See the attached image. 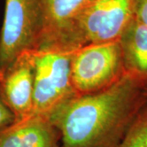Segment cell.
I'll list each match as a JSON object with an SVG mask.
<instances>
[{"label": "cell", "instance_id": "1", "mask_svg": "<svg viewBox=\"0 0 147 147\" xmlns=\"http://www.w3.org/2000/svg\"><path fill=\"white\" fill-rule=\"evenodd\" d=\"M147 84L126 73L94 93L75 95L47 115L61 135V147H117L146 103Z\"/></svg>", "mask_w": 147, "mask_h": 147}, {"label": "cell", "instance_id": "2", "mask_svg": "<svg viewBox=\"0 0 147 147\" xmlns=\"http://www.w3.org/2000/svg\"><path fill=\"white\" fill-rule=\"evenodd\" d=\"M47 10V0H5L0 32V81L21 55L39 48Z\"/></svg>", "mask_w": 147, "mask_h": 147}, {"label": "cell", "instance_id": "3", "mask_svg": "<svg viewBox=\"0 0 147 147\" xmlns=\"http://www.w3.org/2000/svg\"><path fill=\"white\" fill-rule=\"evenodd\" d=\"M124 74L119 40L88 44L72 54L70 79L77 94H89L105 89L115 84Z\"/></svg>", "mask_w": 147, "mask_h": 147}, {"label": "cell", "instance_id": "4", "mask_svg": "<svg viewBox=\"0 0 147 147\" xmlns=\"http://www.w3.org/2000/svg\"><path fill=\"white\" fill-rule=\"evenodd\" d=\"M74 52L36 50L31 115H47L53 108L77 95L70 79Z\"/></svg>", "mask_w": 147, "mask_h": 147}, {"label": "cell", "instance_id": "5", "mask_svg": "<svg viewBox=\"0 0 147 147\" xmlns=\"http://www.w3.org/2000/svg\"><path fill=\"white\" fill-rule=\"evenodd\" d=\"M136 0H96L76 26L79 48L91 43L118 41L134 18Z\"/></svg>", "mask_w": 147, "mask_h": 147}, {"label": "cell", "instance_id": "6", "mask_svg": "<svg viewBox=\"0 0 147 147\" xmlns=\"http://www.w3.org/2000/svg\"><path fill=\"white\" fill-rule=\"evenodd\" d=\"M96 0H47V23L38 50L74 52L79 49L76 26Z\"/></svg>", "mask_w": 147, "mask_h": 147}, {"label": "cell", "instance_id": "7", "mask_svg": "<svg viewBox=\"0 0 147 147\" xmlns=\"http://www.w3.org/2000/svg\"><path fill=\"white\" fill-rule=\"evenodd\" d=\"M34 52L21 55L0 81V94L16 116V122L31 115L33 110L34 57Z\"/></svg>", "mask_w": 147, "mask_h": 147}, {"label": "cell", "instance_id": "8", "mask_svg": "<svg viewBox=\"0 0 147 147\" xmlns=\"http://www.w3.org/2000/svg\"><path fill=\"white\" fill-rule=\"evenodd\" d=\"M61 140L47 115H31L0 131V147H60Z\"/></svg>", "mask_w": 147, "mask_h": 147}, {"label": "cell", "instance_id": "9", "mask_svg": "<svg viewBox=\"0 0 147 147\" xmlns=\"http://www.w3.org/2000/svg\"><path fill=\"white\" fill-rule=\"evenodd\" d=\"M125 72L147 84V25L133 18L119 39Z\"/></svg>", "mask_w": 147, "mask_h": 147}, {"label": "cell", "instance_id": "10", "mask_svg": "<svg viewBox=\"0 0 147 147\" xmlns=\"http://www.w3.org/2000/svg\"><path fill=\"white\" fill-rule=\"evenodd\" d=\"M117 147H147V101Z\"/></svg>", "mask_w": 147, "mask_h": 147}, {"label": "cell", "instance_id": "11", "mask_svg": "<svg viewBox=\"0 0 147 147\" xmlns=\"http://www.w3.org/2000/svg\"><path fill=\"white\" fill-rule=\"evenodd\" d=\"M16 122V116L3 100L0 94V131Z\"/></svg>", "mask_w": 147, "mask_h": 147}, {"label": "cell", "instance_id": "12", "mask_svg": "<svg viewBox=\"0 0 147 147\" xmlns=\"http://www.w3.org/2000/svg\"><path fill=\"white\" fill-rule=\"evenodd\" d=\"M134 18L147 25V0H136L134 7Z\"/></svg>", "mask_w": 147, "mask_h": 147}, {"label": "cell", "instance_id": "13", "mask_svg": "<svg viewBox=\"0 0 147 147\" xmlns=\"http://www.w3.org/2000/svg\"><path fill=\"white\" fill-rule=\"evenodd\" d=\"M146 96H147V88H146Z\"/></svg>", "mask_w": 147, "mask_h": 147}]
</instances>
